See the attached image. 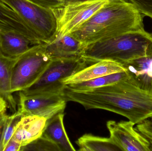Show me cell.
<instances>
[{
    "mask_svg": "<svg viewBox=\"0 0 152 151\" xmlns=\"http://www.w3.org/2000/svg\"><path fill=\"white\" fill-rule=\"evenodd\" d=\"M63 95L86 110L101 109L126 118L136 124L152 118V94L137 87L128 79L112 85L86 91H76L66 86Z\"/></svg>",
    "mask_w": 152,
    "mask_h": 151,
    "instance_id": "6da1fadb",
    "label": "cell"
},
{
    "mask_svg": "<svg viewBox=\"0 0 152 151\" xmlns=\"http://www.w3.org/2000/svg\"><path fill=\"white\" fill-rule=\"evenodd\" d=\"M144 17L128 1H110L70 34L85 48L96 42L144 28Z\"/></svg>",
    "mask_w": 152,
    "mask_h": 151,
    "instance_id": "7a4b0ae2",
    "label": "cell"
},
{
    "mask_svg": "<svg viewBox=\"0 0 152 151\" xmlns=\"http://www.w3.org/2000/svg\"><path fill=\"white\" fill-rule=\"evenodd\" d=\"M152 55V33L144 28L96 42L83 49L80 57L88 64L110 60L124 64Z\"/></svg>",
    "mask_w": 152,
    "mask_h": 151,
    "instance_id": "3957f363",
    "label": "cell"
},
{
    "mask_svg": "<svg viewBox=\"0 0 152 151\" xmlns=\"http://www.w3.org/2000/svg\"><path fill=\"white\" fill-rule=\"evenodd\" d=\"M88 65L80 56L53 59L38 80L20 91L26 95L62 93L66 87L63 79Z\"/></svg>",
    "mask_w": 152,
    "mask_h": 151,
    "instance_id": "277c9868",
    "label": "cell"
},
{
    "mask_svg": "<svg viewBox=\"0 0 152 151\" xmlns=\"http://www.w3.org/2000/svg\"><path fill=\"white\" fill-rule=\"evenodd\" d=\"M4 1L16 11L41 43L46 44L55 40L57 24L52 10L27 0Z\"/></svg>",
    "mask_w": 152,
    "mask_h": 151,
    "instance_id": "5b68a950",
    "label": "cell"
},
{
    "mask_svg": "<svg viewBox=\"0 0 152 151\" xmlns=\"http://www.w3.org/2000/svg\"><path fill=\"white\" fill-rule=\"evenodd\" d=\"M52 59L45 51V43L33 45L20 56L12 68L11 91H22L40 78Z\"/></svg>",
    "mask_w": 152,
    "mask_h": 151,
    "instance_id": "8992f818",
    "label": "cell"
},
{
    "mask_svg": "<svg viewBox=\"0 0 152 151\" xmlns=\"http://www.w3.org/2000/svg\"><path fill=\"white\" fill-rule=\"evenodd\" d=\"M110 1L94 0L66 4L52 9L57 21V37L55 40L75 32Z\"/></svg>",
    "mask_w": 152,
    "mask_h": 151,
    "instance_id": "52a82bcc",
    "label": "cell"
},
{
    "mask_svg": "<svg viewBox=\"0 0 152 151\" xmlns=\"http://www.w3.org/2000/svg\"><path fill=\"white\" fill-rule=\"evenodd\" d=\"M66 100L61 94L26 95L19 92L18 109L23 116H37L43 117L47 120L55 115L64 113Z\"/></svg>",
    "mask_w": 152,
    "mask_h": 151,
    "instance_id": "ba28073f",
    "label": "cell"
},
{
    "mask_svg": "<svg viewBox=\"0 0 152 151\" xmlns=\"http://www.w3.org/2000/svg\"><path fill=\"white\" fill-rule=\"evenodd\" d=\"M134 125L130 121H109L106 124L110 137L121 151H150L149 143L134 128Z\"/></svg>",
    "mask_w": 152,
    "mask_h": 151,
    "instance_id": "9c48e42d",
    "label": "cell"
},
{
    "mask_svg": "<svg viewBox=\"0 0 152 151\" xmlns=\"http://www.w3.org/2000/svg\"><path fill=\"white\" fill-rule=\"evenodd\" d=\"M125 72H126V68L121 64L110 60H102L91 64L64 79L62 83L66 86Z\"/></svg>",
    "mask_w": 152,
    "mask_h": 151,
    "instance_id": "30bf717a",
    "label": "cell"
},
{
    "mask_svg": "<svg viewBox=\"0 0 152 151\" xmlns=\"http://www.w3.org/2000/svg\"><path fill=\"white\" fill-rule=\"evenodd\" d=\"M123 65L131 82L152 94V55L134 59Z\"/></svg>",
    "mask_w": 152,
    "mask_h": 151,
    "instance_id": "8fae6325",
    "label": "cell"
},
{
    "mask_svg": "<svg viewBox=\"0 0 152 151\" xmlns=\"http://www.w3.org/2000/svg\"><path fill=\"white\" fill-rule=\"evenodd\" d=\"M47 122L43 117L23 116L11 139L18 143L21 147L26 146L42 135Z\"/></svg>",
    "mask_w": 152,
    "mask_h": 151,
    "instance_id": "7c38bea8",
    "label": "cell"
},
{
    "mask_svg": "<svg viewBox=\"0 0 152 151\" xmlns=\"http://www.w3.org/2000/svg\"><path fill=\"white\" fill-rule=\"evenodd\" d=\"M19 56H7L0 51V97L5 101L7 109L12 113L18 111V103L11 91L12 74V68Z\"/></svg>",
    "mask_w": 152,
    "mask_h": 151,
    "instance_id": "4fadbf2b",
    "label": "cell"
},
{
    "mask_svg": "<svg viewBox=\"0 0 152 151\" xmlns=\"http://www.w3.org/2000/svg\"><path fill=\"white\" fill-rule=\"evenodd\" d=\"M0 30L23 35L34 43L37 41L21 17L4 0H0Z\"/></svg>",
    "mask_w": 152,
    "mask_h": 151,
    "instance_id": "5bb4252c",
    "label": "cell"
},
{
    "mask_svg": "<svg viewBox=\"0 0 152 151\" xmlns=\"http://www.w3.org/2000/svg\"><path fill=\"white\" fill-rule=\"evenodd\" d=\"M45 51L51 59L80 56L84 47L71 34L45 43Z\"/></svg>",
    "mask_w": 152,
    "mask_h": 151,
    "instance_id": "9a60e30c",
    "label": "cell"
},
{
    "mask_svg": "<svg viewBox=\"0 0 152 151\" xmlns=\"http://www.w3.org/2000/svg\"><path fill=\"white\" fill-rule=\"evenodd\" d=\"M34 44L23 35L0 30V51L5 56L16 57L25 53Z\"/></svg>",
    "mask_w": 152,
    "mask_h": 151,
    "instance_id": "2e32d148",
    "label": "cell"
},
{
    "mask_svg": "<svg viewBox=\"0 0 152 151\" xmlns=\"http://www.w3.org/2000/svg\"><path fill=\"white\" fill-rule=\"evenodd\" d=\"M64 115L61 113L47 120L42 135L56 144L61 151H75L65 129Z\"/></svg>",
    "mask_w": 152,
    "mask_h": 151,
    "instance_id": "e0dca14e",
    "label": "cell"
},
{
    "mask_svg": "<svg viewBox=\"0 0 152 151\" xmlns=\"http://www.w3.org/2000/svg\"><path fill=\"white\" fill-rule=\"evenodd\" d=\"M76 143L79 148L78 151H121L110 137H100L91 134L84 135Z\"/></svg>",
    "mask_w": 152,
    "mask_h": 151,
    "instance_id": "ac0fdd59",
    "label": "cell"
},
{
    "mask_svg": "<svg viewBox=\"0 0 152 151\" xmlns=\"http://www.w3.org/2000/svg\"><path fill=\"white\" fill-rule=\"evenodd\" d=\"M127 79H128V75L126 72H125L112 74L90 80L66 86L74 91H86L112 85L118 82Z\"/></svg>",
    "mask_w": 152,
    "mask_h": 151,
    "instance_id": "d6986e66",
    "label": "cell"
},
{
    "mask_svg": "<svg viewBox=\"0 0 152 151\" xmlns=\"http://www.w3.org/2000/svg\"><path fill=\"white\" fill-rule=\"evenodd\" d=\"M21 151H61L58 145L42 135L29 144L21 147Z\"/></svg>",
    "mask_w": 152,
    "mask_h": 151,
    "instance_id": "ffe728a7",
    "label": "cell"
},
{
    "mask_svg": "<svg viewBox=\"0 0 152 151\" xmlns=\"http://www.w3.org/2000/svg\"><path fill=\"white\" fill-rule=\"evenodd\" d=\"M23 116V115L18 111L8 116L3 142L2 151L12 137L17 125Z\"/></svg>",
    "mask_w": 152,
    "mask_h": 151,
    "instance_id": "44dd1931",
    "label": "cell"
},
{
    "mask_svg": "<svg viewBox=\"0 0 152 151\" xmlns=\"http://www.w3.org/2000/svg\"><path fill=\"white\" fill-rule=\"evenodd\" d=\"M135 128L149 143L150 151H152V118L137 124Z\"/></svg>",
    "mask_w": 152,
    "mask_h": 151,
    "instance_id": "7402d4cb",
    "label": "cell"
},
{
    "mask_svg": "<svg viewBox=\"0 0 152 151\" xmlns=\"http://www.w3.org/2000/svg\"><path fill=\"white\" fill-rule=\"evenodd\" d=\"M144 17L152 19V0H128Z\"/></svg>",
    "mask_w": 152,
    "mask_h": 151,
    "instance_id": "603a6c76",
    "label": "cell"
},
{
    "mask_svg": "<svg viewBox=\"0 0 152 151\" xmlns=\"http://www.w3.org/2000/svg\"><path fill=\"white\" fill-rule=\"evenodd\" d=\"M32 3L47 9H53L65 5V0H27Z\"/></svg>",
    "mask_w": 152,
    "mask_h": 151,
    "instance_id": "cb8c5ba5",
    "label": "cell"
},
{
    "mask_svg": "<svg viewBox=\"0 0 152 151\" xmlns=\"http://www.w3.org/2000/svg\"><path fill=\"white\" fill-rule=\"evenodd\" d=\"M5 112L6 111L2 113L0 115V151H2V144L4 131L9 116Z\"/></svg>",
    "mask_w": 152,
    "mask_h": 151,
    "instance_id": "d4e9b609",
    "label": "cell"
},
{
    "mask_svg": "<svg viewBox=\"0 0 152 151\" xmlns=\"http://www.w3.org/2000/svg\"><path fill=\"white\" fill-rule=\"evenodd\" d=\"M21 148V146L18 143L11 139L3 151H20Z\"/></svg>",
    "mask_w": 152,
    "mask_h": 151,
    "instance_id": "484cf974",
    "label": "cell"
},
{
    "mask_svg": "<svg viewBox=\"0 0 152 151\" xmlns=\"http://www.w3.org/2000/svg\"><path fill=\"white\" fill-rule=\"evenodd\" d=\"M7 109L6 103L0 97V115L2 113L6 111Z\"/></svg>",
    "mask_w": 152,
    "mask_h": 151,
    "instance_id": "4316f807",
    "label": "cell"
},
{
    "mask_svg": "<svg viewBox=\"0 0 152 151\" xmlns=\"http://www.w3.org/2000/svg\"><path fill=\"white\" fill-rule=\"evenodd\" d=\"M94 1V0H65V5L72 4L84 2L88 1ZM113 1V0H110ZM128 1V0H127Z\"/></svg>",
    "mask_w": 152,
    "mask_h": 151,
    "instance_id": "83f0119b",
    "label": "cell"
}]
</instances>
